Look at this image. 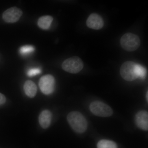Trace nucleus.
<instances>
[{
    "label": "nucleus",
    "instance_id": "obj_1",
    "mask_svg": "<svg viewBox=\"0 0 148 148\" xmlns=\"http://www.w3.org/2000/svg\"><path fill=\"white\" fill-rule=\"evenodd\" d=\"M67 120L75 132L83 133L87 130V121L79 112L73 111L70 112L67 116Z\"/></svg>",
    "mask_w": 148,
    "mask_h": 148
},
{
    "label": "nucleus",
    "instance_id": "obj_2",
    "mask_svg": "<svg viewBox=\"0 0 148 148\" xmlns=\"http://www.w3.org/2000/svg\"><path fill=\"white\" fill-rule=\"evenodd\" d=\"M140 40L137 35L127 33L122 36L120 40L121 45L124 50L133 51L137 50L140 45Z\"/></svg>",
    "mask_w": 148,
    "mask_h": 148
},
{
    "label": "nucleus",
    "instance_id": "obj_3",
    "mask_svg": "<svg viewBox=\"0 0 148 148\" xmlns=\"http://www.w3.org/2000/svg\"><path fill=\"white\" fill-rule=\"evenodd\" d=\"M137 64L131 61H125L121 67L120 73L122 77L127 81L131 82L138 78L136 71Z\"/></svg>",
    "mask_w": 148,
    "mask_h": 148
},
{
    "label": "nucleus",
    "instance_id": "obj_4",
    "mask_svg": "<svg viewBox=\"0 0 148 148\" xmlns=\"http://www.w3.org/2000/svg\"><path fill=\"white\" fill-rule=\"evenodd\" d=\"M62 68L65 71L76 74L83 69L84 63L79 57L73 56L65 60L62 64Z\"/></svg>",
    "mask_w": 148,
    "mask_h": 148
},
{
    "label": "nucleus",
    "instance_id": "obj_5",
    "mask_svg": "<svg viewBox=\"0 0 148 148\" xmlns=\"http://www.w3.org/2000/svg\"><path fill=\"white\" fill-rule=\"evenodd\" d=\"M90 110L93 114L103 117L110 116L113 113L110 106L101 101L92 102L90 104Z\"/></svg>",
    "mask_w": 148,
    "mask_h": 148
},
{
    "label": "nucleus",
    "instance_id": "obj_6",
    "mask_svg": "<svg viewBox=\"0 0 148 148\" xmlns=\"http://www.w3.org/2000/svg\"><path fill=\"white\" fill-rule=\"evenodd\" d=\"M39 85L42 92L45 95H49L53 92L55 86V79L53 76L45 75L40 79Z\"/></svg>",
    "mask_w": 148,
    "mask_h": 148
},
{
    "label": "nucleus",
    "instance_id": "obj_7",
    "mask_svg": "<svg viewBox=\"0 0 148 148\" xmlns=\"http://www.w3.org/2000/svg\"><path fill=\"white\" fill-rule=\"evenodd\" d=\"M23 12L20 9L12 7L7 10L3 13V18L4 21L9 23L17 22L22 16Z\"/></svg>",
    "mask_w": 148,
    "mask_h": 148
},
{
    "label": "nucleus",
    "instance_id": "obj_8",
    "mask_svg": "<svg viewBox=\"0 0 148 148\" xmlns=\"http://www.w3.org/2000/svg\"><path fill=\"white\" fill-rule=\"evenodd\" d=\"M104 21L100 15L96 13L91 14L86 20V25L88 28L94 30H99L104 26Z\"/></svg>",
    "mask_w": 148,
    "mask_h": 148
},
{
    "label": "nucleus",
    "instance_id": "obj_9",
    "mask_svg": "<svg viewBox=\"0 0 148 148\" xmlns=\"http://www.w3.org/2000/svg\"><path fill=\"white\" fill-rule=\"evenodd\" d=\"M136 124L140 129L147 131L148 130V114L146 111L138 112L135 116Z\"/></svg>",
    "mask_w": 148,
    "mask_h": 148
},
{
    "label": "nucleus",
    "instance_id": "obj_10",
    "mask_svg": "<svg viewBox=\"0 0 148 148\" xmlns=\"http://www.w3.org/2000/svg\"><path fill=\"white\" fill-rule=\"evenodd\" d=\"M51 112L48 110H45L42 112L39 116L40 125L43 128L46 129L49 127L51 122Z\"/></svg>",
    "mask_w": 148,
    "mask_h": 148
},
{
    "label": "nucleus",
    "instance_id": "obj_11",
    "mask_svg": "<svg viewBox=\"0 0 148 148\" xmlns=\"http://www.w3.org/2000/svg\"><path fill=\"white\" fill-rule=\"evenodd\" d=\"M24 89L26 95L30 98H33L36 94V85L32 81L27 80L25 82Z\"/></svg>",
    "mask_w": 148,
    "mask_h": 148
},
{
    "label": "nucleus",
    "instance_id": "obj_12",
    "mask_svg": "<svg viewBox=\"0 0 148 148\" xmlns=\"http://www.w3.org/2000/svg\"><path fill=\"white\" fill-rule=\"evenodd\" d=\"M53 20V17L49 15L41 16L38 20V26L41 29L47 30L50 28Z\"/></svg>",
    "mask_w": 148,
    "mask_h": 148
},
{
    "label": "nucleus",
    "instance_id": "obj_13",
    "mask_svg": "<svg viewBox=\"0 0 148 148\" xmlns=\"http://www.w3.org/2000/svg\"><path fill=\"white\" fill-rule=\"evenodd\" d=\"M98 148H117L116 143L111 140H100L97 145Z\"/></svg>",
    "mask_w": 148,
    "mask_h": 148
},
{
    "label": "nucleus",
    "instance_id": "obj_14",
    "mask_svg": "<svg viewBox=\"0 0 148 148\" xmlns=\"http://www.w3.org/2000/svg\"><path fill=\"white\" fill-rule=\"evenodd\" d=\"M136 71L138 78L144 79L146 77L147 74V70L145 67L140 64H137L136 65Z\"/></svg>",
    "mask_w": 148,
    "mask_h": 148
},
{
    "label": "nucleus",
    "instance_id": "obj_15",
    "mask_svg": "<svg viewBox=\"0 0 148 148\" xmlns=\"http://www.w3.org/2000/svg\"><path fill=\"white\" fill-rule=\"evenodd\" d=\"M35 48L32 45H25L20 48V53L22 55H26L34 52Z\"/></svg>",
    "mask_w": 148,
    "mask_h": 148
},
{
    "label": "nucleus",
    "instance_id": "obj_16",
    "mask_svg": "<svg viewBox=\"0 0 148 148\" xmlns=\"http://www.w3.org/2000/svg\"><path fill=\"white\" fill-rule=\"evenodd\" d=\"M41 73V70L40 68H36L31 69L28 70L27 74L28 76L32 77L35 76Z\"/></svg>",
    "mask_w": 148,
    "mask_h": 148
},
{
    "label": "nucleus",
    "instance_id": "obj_17",
    "mask_svg": "<svg viewBox=\"0 0 148 148\" xmlns=\"http://www.w3.org/2000/svg\"><path fill=\"white\" fill-rule=\"evenodd\" d=\"M6 98L4 95L0 93V106L4 104L6 102Z\"/></svg>",
    "mask_w": 148,
    "mask_h": 148
},
{
    "label": "nucleus",
    "instance_id": "obj_18",
    "mask_svg": "<svg viewBox=\"0 0 148 148\" xmlns=\"http://www.w3.org/2000/svg\"><path fill=\"white\" fill-rule=\"evenodd\" d=\"M148 91H147V95H146V97H147V98H147V101H148Z\"/></svg>",
    "mask_w": 148,
    "mask_h": 148
}]
</instances>
